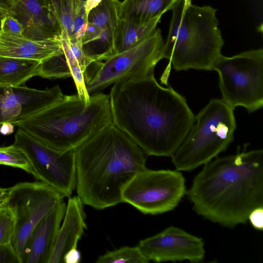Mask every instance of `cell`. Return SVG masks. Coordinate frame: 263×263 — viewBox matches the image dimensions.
Instances as JSON below:
<instances>
[{"label":"cell","instance_id":"cell-17","mask_svg":"<svg viewBox=\"0 0 263 263\" xmlns=\"http://www.w3.org/2000/svg\"><path fill=\"white\" fill-rule=\"evenodd\" d=\"M23 25L25 32L30 33V37L37 39L59 38L62 30L40 0H21L10 11Z\"/></svg>","mask_w":263,"mask_h":263},{"label":"cell","instance_id":"cell-34","mask_svg":"<svg viewBox=\"0 0 263 263\" xmlns=\"http://www.w3.org/2000/svg\"><path fill=\"white\" fill-rule=\"evenodd\" d=\"M6 196L7 194L5 197L0 199V209L6 205Z\"/></svg>","mask_w":263,"mask_h":263},{"label":"cell","instance_id":"cell-13","mask_svg":"<svg viewBox=\"0 0 263 263\" xmlns=\"http://www.w3.org/2000/svg\"><path fill=\"white\" fill-rule=\"evenodd\" d=\"M59 85L45 90L26 86H0V126L25 119L61 100Z\"/></svg>","mask_w":263,"mask_h":263},{"label":"cell","instance_id":"cell-6","mask_svg":"<svg viewBox=\"0 0 263 263\" xmlns=\"http://www.w3.org/2000/svg\"><path fill=\"white\" fill-rule=\"evenodd\" d=\"M234 110L222 99H212L195 116L190 132L172 156L176 170H194L228 148L236 128Z\"/></svg>","mask_w":263,"mask_h":263},{"label":"cell","instance_id":"cell-31","mask_svg":"<svg viewBox=\"0 0 263 263\" xmlns=\"http://www.w3.org/2000/svg\"><path fill=\"white\" fill-rule=\"evenodd\" d=\"M102 0H86L85 2V9L86 13H88L90 10L97 7Z\"/></svg>","mask_w":263,"mask_h":263},{"label":"cell","instance_id":"cell-19","mask_svg":"<svg viewBox=\"0 0 263 263\" xmlns=\"http://www.w3.org/2000/svg\"><path fill=\"white\" fill-rule=\"evenodd\" d=\"M177 1L124 0L120 3L119 17L136 24H144L171 10Z\"/></svg>","mask_w":263,"mask_h":263},{"label":"cell","instance_id":"cell-32","mask_svg":"<svg viewBox=\"0 0 263 263\" xmlns=\"http://www.w3.org/2000/svg\"><path fill=\"white\" fill-rule=\"evenodd\" d=\"M13 131V124L6 123L1 125L0 132L2 134L4 135L10 134Z\"/></svg>","mask_w":263,"mask_h":263},{"label":"cell","instance_id":"cell-29","mask_svg":"<svg viewBox=\"0 0 263 263\" xmlns=\"http://www.w3.org/2000/svg\"><path fill=\"white\" fill-rule=\"evenodd\" d=\"M251 226L256 230L262 231L263 229V206L253 209L248 217Z\"/></svg>","mask_w":263,"mask_h":263},{"label":"cell","instance_id":"cell-25","mask_svg":"<svg viewBox=\"0 0 263 263\" xmlns=\"http://www.w3.org/2000/svg\"><path fill=\"white\" fill-rule=\"evenodd\" d=\"M15 228V219L7 206L0 209V246L11 242Z\"/></svg>","mask_w":263,"mask_h":263},{"label":"cell","instance_id":"cell-3","mask_svg":"<svg viewBox=\"0 0 263 263\" xmlns=\"http://www.w3.org/2000/svg\"><path fill=\"white\" fill-rule=\"evenodd\" d=\"M76 190L84 204L103 210L122 202V192L146 167V155L113 123L75 149Z\"/></svg>","mask_w":263,"mask_h":263},{"label":"cell","instance_id":"cell-14","mask_svg":"<svg viewBox=\"0 0 263 263\" xmlns=\"http://www.w3.org/2000/svg\"><path fill=\"white\" fill-rule=\"evenodd\" d=\"M66 207L64 201H61L36 226L22 258V263H48Z\"/></svg>","mask_w":263,"mask_h":263},{"label":"cell","instance_id":"cell-4","mask_svg":"<svg viewBox=\"0 0 263 263\" xmlns=\"http://www.w3.org/2000/svg\"><path fill=\"white\" fill-rule=\"evenodd\" d=\"M112 123L109 95L96 92L88 102L78 94L64 95L55 104L14 124L46 145L75 149Z\"/></svg>","mask_w":263,"mask_h":263},{"label":"cell","instance_id":"cell-7","mask_svg":"<svg viewBox=\"0 0 263 263\" xmlns=\"http://www.w3.org/2000/svg\"><path fill=\"white\" fill-rule=\"evenodd\" d=\"M164 44L161 30L157 28L134 47L92 62L84 72L88 93L99 92L116 83L154 74L156 65L162 59Z\"/></svg>","mask_w":263,"mask_h":263},{"label":"cell","instance_id":"cell-33","mask_svg":"<svg viewBox=\"0 0 263 263\" xmlns=\"http://www.w3.org/2000/svg\"><path fill=\"white\" fill-rule=\"evenodd\" d=\"M7 189L0 187V199L5 196L7 194Z\"/></svg>","mask_w":263,"mask_h":263},{"label":"cell","instance_id":"cell-35","mask_svg":"<svg viewBox=\"0 0 263 263\" xmlns=\"http://www.w3.org/2000/svg\"><path fill=\"white\" fill-rule=\"evenodd\" d=\"M191 4V0H185V7Z\"/></svg>","mask_w":263,"mask_h":263},{"label":"cell","instance_id":"cell-11","mask_svg":"<svg viewBox=\"0 0 263 263\" xmlns=\"http://www.w3.org/2000/svg\"><path fill=\"white\" fill-rule=\"evenodd\" d=\"M14 143L27 158L35 173V178L64 197L71 196L76 187L75 149H54L18 128Z\"/></svg>","mask_w":263,"mask_h":263},{"label":"cell","instance_id":"cell-1","mask_svg":"<svg viewBox=\"0 0 263 263\" xmlns=\"http://www.w3.org/2000/svg\"><path fill=\"white\" fill-rule=\"evenodd\" d=\"M109 96L112 123L148 156L172 157L194 122L185 99L154 74L116 83Z\"/></svg>","mask_w":263,"mask_h":263},{"label":"cell","instance_id":"cell-23","mask_svg":"<svg viewBox=\"0 0 263 263\" xmlns=\"http://www.w3.org/2000/svg\"><path fill=\"white\" fill-rule=\"evenodd\" d=\"M149 261L138 247H123L100 256L97 263H147Z\"/></svg>","mask_w":263,"mask_h":263},{"label":"cell","instance_id":"cell-2","mask_svg":"<svg viewBox=\"0 0 263 263\" xmlns=\"http://www.w3.org/2000/svg\"><path fill=\"white\" fill-rule=\"evenodd\" d=\"M187 196L205 219L228 228L246 223L263 206V151L216 157L195 177Z\"/></svg>","mask_w":263,"mask_h":263},{"label":"cell","instance_id":"cell-30","mask_svg":"<svg viewBox=\"0 0 263 263\" xmlns=\"http://www.w3.org/2000/svg\"><path fill=\"white\" fill-rule=\"evenodd\" d=\"M81 259V255L77 248H72L67 251L63 257L64 263H79Z\"/></svg>","mask_w":263,"mask_h":263},{"label":"cell","instance_id":"cell-9","mask_svg":"<svg viewBox=\"0 0 263 263\" xmlns=\"http://www.w3.org/2000/svg\"><path fill=\"white\" fill-rule=\"evenodd\" d=\"M185 179L177 170H152L137 173L124 187L122 202L144 214L157 215L174 209L186 193Z\"/></svg>","mask_w":263,"mask_h":263},{"label":"cell","instance_id":"cell-12","mask_svg":"<svg viewBox=\"0 0 263 263\" xmlns=\"http://www.w3.org/2000/svg\"><path fill=\"white\" fill-rule=\"evenodd\" d=\"M138 247L149 261L199 262L205 256L202 238L173 226L140 240Z\"/></svg>","mask_w":263,"mask_h":263},{"label":"cell","instance_id":"cell-21","mask_svg":"<svg viewBox=\"0 0 263 263\" xmlns=\"http://www.w3.org/2000/svg\"><path fill=\"white\" fill-rule=\"evenodd\" d=\"M39 61L0 56V86H18L36 76Z\"/></svg>","mask_w":263,"mask_h":263},{"label":"cell","instance_id":"cell-15","mask_svg":"<svg viewBox=\"0 0 263 263\" xmlns=\"http://www.w3.org/2000/svg\"><path fill=\"white\" fill-rule=\"evenodd\" d=\"M63 52L59 38L37 39L0 30V56L43 61Z\"/></svg>","mask_w":263,"mask_h":263},{"label":"cell","instance_id":"cell-28","mask_svg":"<svg viewBox=\"0 0 263 263\" xmlns=\"http://www.w3.org/2000/svg\"><path fill=\"white\" fill-rule=\"evenodd\" d=\"M22 263L11 242L0 246V263Z\"/></svg>","mask_w":263,"mask_h":263},{"label":"cell","instance_id":"cell-36","mask_svg":"<svg viewBox=\"0 0 263 263\" xmlns=\"http://www.w3.org/2000/svg\"><path fill=\"white\" fill-rule=\"evenodd\" d=\"M81 1H83V2H85L86 0H80Z\"/></svg>","mask_w":263,"mask_h":263},{"label":"cell","instance_id":"cell-10","mask_svg":"<svg viewBox=\"0 0 263 263\" xmlns=\"http://www.w3.org/2000/svg\"><path fill=\"white\" fill-rule=\"evenodd\" d=\"M64 198L42 181L20 182L7 189L6 205L15 219L11 243L21 260L34 228Z\"/></svg>","mask_w":263,"mask_h":263},{"label":"cell","instance_id":"cell-22","mask_svg":"<svg viewBox=\"0 0 263 263\" xmlns=\"http://www.w3.org/2000/svg\"><path fill=\"white\" fill-rule=\"evenodd\" d=\"M51 16L70 37L80 0H40Z\"/></svg>","mask_w":263,"mask_h":263},{"label":"cell","instance_id":"cell-8","mask_svg":"<svg viewBox=\"0 0 263 263\" xmlns=\"http://www.w3.org/2000/svg\"><path fill=\"white\" fill-rule=\"evenodd\" d=\"M212 70L219 77L222 99L234 109L249 112L263 106V49H251L228 57L221 54Z\"/></svg>","mask_w":263,"mask_h":263},{"label":"cell","instance_id":"cell-27","mask_svg":"<svg viewBox=\"0 0 263 263\" xmlns=\"http://www.w3.org/2000/svg\"><path fill=\"white\" fill-rule=\"evenodd\" d=\"M0 30L15 35L24 34L22 24L14 16L7 14L0 20Z\"/></svg>","mask_w":263,"mask_h":263},{"label":"cell","instance_id":"cell-20","mask_svg":"<svg viewBox=\"0 0 263 263\" xmlns=\"http://www.w3.org/2000/svg\"><path fill=\"white\" fill-rule=\"evenodd\" d=\"M161 16L142 24L120 18L115 36L116 53L132 48L147 38L155 30Z\"/></svg>","mask_w":263,"mask_h":263},{"label":"cell","instance_id":"cell-18","mask_svg":"<svg viewBox=\"0 0 263 263\" xmlns=\"http://www.w3.org/2000/svg\"><path fill=\"white\" fill-rule=\"evenodd\" d=\"M59 41L63 52L42 62L35 76L49 79L71 77V71L73 68L77 65L81 67L79 55L71 47L68 34L62 33Z\"/></svg>","mask_w":263,"mask_h":263},{"label":"cell","instance_id":"cell-26","mask_svg":"<svg viewBox=\"0 0 263 263\" xmlns=\"http://www.w3.org/2000/svg\"><path fill=\"white\" fill-rule=\"evenodd\" d=\"M87 24V14L85 11V2L80 1L75 15L73 31L69 37L71 41L82 40Z\"/></svg>","mask_w":263,"mask_h":263},{"label":"cell","instance_id":"cell-5","mask_svg":"<svg viewBox=\"0 0 263 263\" xmlns=\"http://www.w3.org/2000/svg\"><path fill=\"white\" fill-rule=\"evenodd\" d=\"M171 10L172 17L162 54V59L169 60L167 68L212 70L224 45L217 9L192 3L185 7V0H177Z\"/></svg>","mask_w":263,"mask_h":263},{"label":"cell","instance_id":"cell-24","mask_svg":"<svg viewBox=\"0 0 263 263\" xmlns=\"http://www.w3.org/2000/svg\"><path fill=\"white\" fill-rule=\"evenodd\" d=\"M0 165L18 168L32 175L34 177L35 176L27 158L21 148L14 143L7 146L0 147Z\"/></svg>","mask_w":263,"mask_h":263},{"label":"cell","instance_id":"cell-16","mask_svg":"<svg viewBox=\"0 0 263 263\" xmlns=\"http://www.w3.org/2000/svg\"><path fill=\"white\" fill-rule=\"evenodd\" d=\"M83 204L78 196L69 197L48 263H63L65 253L77 248L87 227Z\"/></svg>","mask_w":263,"mask_h":263}]
</instances>
